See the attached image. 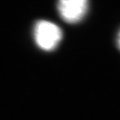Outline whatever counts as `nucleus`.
Returning <instances> with one entry per match:
<instances>
[{"mask_svg":"<svg viewBox=\"0 0 120 120\" xmlns=\"http://www.w3.org/2000/svg\"><path fill=\"white\" fill-rule=\"evenodd\" d=\"M89 0H58L57 9L61 18L68 23H76L86 16Z\"/></svg>","mask_w":120,"mask_h":120,"instance_id":"nucleus-2","label":"nucleus"},{"mask_svg":"<svg viewBox=\"0 0 120 120\" xmlns=\"http://www.w3.org/2000/svg\"><path fill=\"white\" fill-rule=\"evenodd\" d=\"M33 35L35 43L45 51H52L62 39L60 27L48 20H39L34 24Z\"/></svg>","mask_w":120,"mask_h":120,"instance_id":"nucleus-1","label":"nucleus"},{"mask_svg":"<svg viewBox=\"0 0 120 120\" xmlns=\"http://www.w3.org/2000/svg\"><path fill=\"white\" fill-rule=\"evenodd\" d=\"M116 43H117V47H118L119 50H120V30L118 33V35H117V38H116Z\"/></svg>","mask_w":120,"mask_h":120,"instance_id":"nucleus-3","label":"nucleus"}]
</instances>
